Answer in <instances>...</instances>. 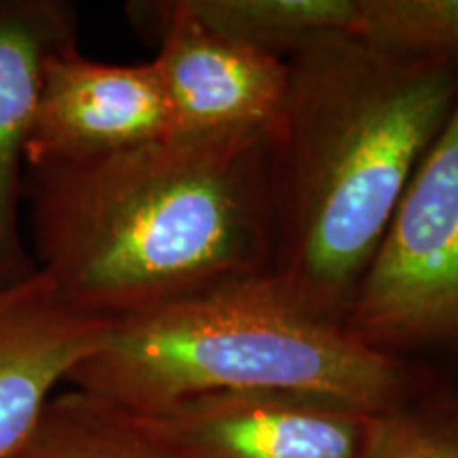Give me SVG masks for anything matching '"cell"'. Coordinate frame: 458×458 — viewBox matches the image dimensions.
Segmentation results:
<instances>
[{
  "label": "cell",
  "mask_w": 458,
  "mask_h": 458,
  "mask_svg": "<svg viewBox=\"0 0 458 458\" xmlns=\"http://www.w3.org/2000/svg\"><path fill=\"white\" fill-rule=\"evenodd\" d=\"M368 411L295 393H219L157 422L191 458H359Z\"/></svg>",
  "instance_id": "cell-7"
},
{
  "label": "cell",
  "mask_w": 458,
  "mask_h": 458,
  "mask_svg": "<svg viewBox=\"0 0 458 458\" xmlns=\"http://www.w3.org/2000/svg\"><path fill=\"white\" fill-rule=\"evenodd\" d=\"M274 134L270 270L344 325L388 221L458 100V60L388 54L351 32L286 60Z\"/></svg>",
  "instance_id": "cell-2"
},
{
  "label": "cell",
  "mask_w": 458,
  "mask_h": 458,
  "mask_svg": "<svg viewBox=\"0 0 458 458\" xmlns=\"http://www.w3.org/2000/svg\"><path fill=\"white\" fill-rule=\"evenodd\" d=\"M66 0H0V284L37 270L24 229L26 142L51 55L77 47Z\"/></svg>",
  "instance_id": "cell-9"
},
{
  "label": "cell",
  "mask_w": 458,
  "mask_h": 458,
  "mask_svg": "<svg viewBox=\"0 0 458 458\" xmlns=\"http://www.w3.org/2000/svg\"><path fill=\"white\" fill-rule=\"evenodd\" d=\"M111 323L62 301L38 270L0 284V458L26 444L55 386L98 351Z\"/></svg>",
  "instance_id": "cell-8"
},
{
  "label": "cell",
  "mask_w": 458,
  "mask_h": 458,
  "mask_svg": "<svg viewBox=\"0 0 458 458\" xmlns=\"http://www.w3.org/2000/svg\"><path fill=\"white\" fill-rule=\"evenodd\" d=\"M351 34L388 54L458 60V0H354Z\"/></svg>",
  "instance_id": "cell-13"
},
{
  "label": "cell",
  "mask_w": 458,
  "mask_h": 458,
  "mask_svg": "<svg viewBox=\"0 0 458 458\" xmlns=\"http://www.w3.org/2000/svg\"><path fill=\"white\" fill-rule=\"evenodd\" d=\"M344 327L399 359L458 351V100L405 187Z\"/></svg>",
  "instance_id": "cell-4"
},
{
  "label": "cell",
  "mask_w": 458,
  "mask_h": 458,
  "mask_svg": "<svg viewBox=\"0 0 458 458\" xmlns=\"http://www.w3.org/2000/svg\"><path fill=\"white\" fill-rule=\"evenodd\" d=\"M359 458H458V391L427 386L365 416Z\"/></svg>",
  "instance_id": "cell-12"
},
{
  "label": "cell",
  "mask_w": 458,
  "mask_h": 458,
  "mask_svg": "<svg viewBox=\"0 0 458 458\" xmlns=\"http://www.w3.org/2000/svg\"><path fill=\"white\" fill-rule=\"evenodd\" d=\"M68 385L136 416L249 391L308 394L374 414L428 386L405 359L314 314L272 270L113 320Z\"/></svg>",
  "instance_id": "cell-3"
},
{
  "label": "cell",
  "mask_w": 458,
  "mask_h": 458,
  "mask_svg": "<svg viewBox=\"0 0 458 458\" xmlns=\"http://www.w3.org/2000/svg\"><path fill=\"white\" fill-rule=\"evenodd\" d=\"M185 7L219 37L280 60L351 32L354 21V0H185Z\"/></svg>",
  "instance_id": "cell-11"
},
{
  "label": "cell",
  "mask_w": 458,
  "mask_h": 458,
  "mask_svg": "<svg viewBox=\"0 0 458 458\" xmlns=\"http://www.w3.org/2000/svg\"><path fill=\"white\" fill-rule=\"evenodd\" d=\"M168 134L170 106L156 62L106 64L77 45L43 68L26 168L111 156Z\"/></svg>",
  "instance_id": "cell-6"
},
{
  "label": "cell",
  "mask_w": 458,
  "mask_h": 458,
  "mask_svg": "<svg viewBox=\"0 0 458 458\" xmlns=\"http://www.w3.org/2000/svg\"><path fill=\"white\" fill-rule=\"evenodd\" d=\"M136 26L156 34V62L172 134L267 130L283 117L286 60L229 41L189 13L185 0L131 3Z\"/></svg>",
  "instance_id": "cell-5"
},
{
  "label": "cell",
  "mask_w": 458,
  "mask_h": 458,
  "mask_svg": "<svg viewBox=\"0 0 458 458\" xmlns=\"http://www.w3.org/2000/svg\"><path fill=\"white\" fill-rule=\"evenodd\" d=\"M272 151L274 131H206L26 168L34 266L62 301L106 320L267 272Z\"/></svg>",
  "instance_id": "cell-1"
},
{
  "label": "cell",
  "mask_w": 458,
  "mask_h": 458,
  "mask_svg": "<svg viewBox=\"0 0 458 458\" xmlns=\"http://www.w3.org/2000/svg\"><path fill=\"white\" fill-rule=\"evenodd\" d=\"M9 458H191L151 418L71 388L54 394L30 437Z\"/></svg>",
  "instance_id": "cell-10"
}]
</instances>
